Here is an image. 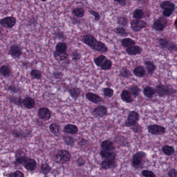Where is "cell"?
I'll list each match as a JSON object with an SVG mask.
<instances>
[{
    "instance_id": "5b68a950",
    "label": "cell",
    "mask_w": 177,
    "mask_h": 177,
    "mask_svg": "<svg viewBox=\"0 0 177 177\" xmlns=\"http://www.w3.org/2000/svg\"><path fill=\"white\" fill-rule=\"evenodd\" d=\"M146 154L143 151H139L134 155L132 158V166L137 168L142 165L143 161L145 160Z\"/></svg>"
},
{
    "instance_id": "d4e9b609",
    "label": "cell",
    "mask_w": 177,
    "mask_h": 177,
    "mask_svg": "<svg viewBox=\"0 0 177 177\" xmlns=\"http://www.w3.org/2000/svg\"><path fill=\"white\" fill-rule=\"evenodd\" d=\"M115 164V159L105 160L101 163V167L104 169H108L113 167Z\"/></svg>"
},
{
    "instance_id": "ac0fdd59",
    "label": "cell",
    "mask_w": 177,
    "mask_h": 177,
    "mask_svg": "<svg viewBox=\"0 0 177 177\" xmlns=\"http://www.w3.org/2000/svg\"><path fill=\"white\" fill-rule=\"evenodd\" d=\"M23 106L28 109H32L35 106V101L30 97H27L23 100Z\"/></svg>"
},
{
    "instance_id": "f907efd6",
    "label": "cell",
    "mask_w": 177,
    "mask_h": 177,
    "mask_svg": "<svg viewBox=\"0 0 177 177\" xmlns=\"http://www.w3.org/2000/svg\"><path fill=\"white\" fill-rule=\"evenodd\" d=\"M142 175L144 177H156V175L153 172L148 170H143Z\"/></svg>"
},
{
    "instance_id": "d6a6232c",
    "label": "cell",
    "mask_w": 177,
    "mask_h": 177,
    "mask_svg": "<svg viewBox=\"0 0 177 177\" xmlns=\"http://www.w3.org/2000/svg\"><path fill=\"white\" fill-rule=\"evenodd\" d=\"M0 72H1V75L4 77H9L12 72L10 67L6 64L2 66L0 70Z\"/></svg>"
},
{
    "instance_id": "7c38bea8",
    "label": "cell",
    "mask_w": 177,
    "mask_h": 177,
    "mask_svg": "<svg viewBox=\"0 0 177 177\" xmlns=\"http://www.w3.org/2000/svg\"><path fill=\"white\" fill-rule=\"evenodd\" d=\"M95 116L99 117H103L108 113L107 108L104 106H99L96 107L92 111Z\"/></svg>"
},
{
    "instance_id": "74e56055",
    "label": "cell",
    "mask_w": 177,
    "mask_h": 177,
    "mask_svg": "<svg viewBox=\"0 0 177 177\" xmlns=\"http://www.w3.org/2000/svg\"><path fill=\"white\" fill-rule=\"evenodd\" d=\"M132 73L127 68L124 67L120 70L119 76L123 78H129L132 76Z\"/></svg>"
},
{
    "instance_id": "91938a15",
    "label": "cell",
    "mask_w": 177,
    "mask_h": 177,
    "mask_svg": "<svg viewBox=\"0 0 177 177\" xmlns=\"http://www.w3.org/2000/svg\"><path fill=\"white\" fill-rule=\"evenodd\" d=\"M114 2L118 3L121 6H125L127 4V1H125V0H121V1L115 0Z\"/></svg>"
},
{
    "instance_id": "4dcf8cb0",
    "label": "cell",
    "mask_w": 177,
    "mask_h": 177,
    "mask_svg": "<svg viewBox=\"0 0 177 177\" xmlns=\"http://www.w3.org/2000/svg\"><path fill=\"white\" fill-rule=\"evenodd\" d=\"M121 44L123 47L128 49L129 47H132L135 45V41L132 38H125L121 40Z\"/></svg>"
},
{
    "instance_id": "be15d7a7",
    "label": "cell",
    "mask_w": 177,
    "mask_h": 177,
    "mask_svg": "<svg viewBox=\"0 0 177 177\" xmlns=\"http://www.w3.org/2000/svg\"><path fill=\"white\" fill-rule=\"evenodd\" d=\"M71 19L72 23H73V24H80L81 22V20L80 19H78L76 18L72 17L71 18Z\"/></svg>"
},
{
    "instance_id": "7402d4cb",
    "label": "cell",
    "mask_w": 177,
    "mask_h": 177,
    "mask_svg": "<svg viewBox=\"0 0 177 177\" xmlns=\"http://www.w3.org/2000/svg\"><path fill=\"white\" fill-rule=\"evenodd\" d=\"M133 72L135 77L138 78H143L146 74V69L142 66L136 67L134 69Z\"/></svg>"
},
{
    "instance_id": "836d02e7",
    "label": "cell",
    "mask_w": 177,
    "mask_h": 177,
    "mask_svg": "<svg viewBox=\"0 0 177 177\" xmlns=\"http://www.w3.org/2000/svg\"><path fill=\"white\" fill-rule=\"evenodd\" d=\"M114 31L116 34L118 35L120 37H127L128 35V33L126 31L125 28L121 27H118L117 28H115Z\"/></svg>"
},
{
    "instance_id": "30bf717a",
    "label": "cell",
    "mask_w": 177,
    "mask_h": 177,
    "mask_svg": "<svg viewBox=\"0 0 177 177\" xmlns=\"http://www.w3.org/2000/svg\"><path fill=\"white\" fill-rule=\"evenodd\" d=\"M0 23L4 28H12L16 23V19L13 16H8L1 20Z\"/></svg>"
},
{
    "instance_id": "5bb4252c",
    "label": "cell",
    "mask_w": 177,
    "mask_h": 177,
    "mask_svg": "<svg viewBox=\"0 0 177 177\" xmlns=\"http://www.w3.org/2000/svg\"><path fill=\"white\" fill-rule=\"evenodd\" d=\"M86 97L90 102L94 103L95 104H99L100 103H102L103 101V99L100 97L97 94H95L93 92H87L86 94Z\"/></svg>"
},
{
    "instance_id": "ba28073f",
    "label": "cell",
    "mask_w": 177,
    "mask_h": 177,
    "mask_svg": "<svg viewBox=\"0 0 177 177\" xmlns=\"http://www.w3.org/2000/svg\"><path fill=\"white\" fill-rule=\"evenodd\" d=\"M148 26V23L143 20L134 19L130 23V27L134 32L140 31L141 30Z\"/></svg>"
},
{
    "instance_id": "94428289",
    "label": "cell",
    "mask_w": 177,
    "mask_h": 177,
    "mask_svg": "<svg viewBox=\"0 0 177 177\" xmlns=\"http://www.w3.org/2000/svg\"><path fill=\"white\" fill-rule=\"evenodd\" d=\"M77 163H78V166H82L84 165L85 163V161L82 157H80V158H78V160H77Z\"/></svg>"
},
{
    "instance_id": "8fae6325",
    "label": "cell",
    "mask_w": 177,
    "mask_h": 177,
    "mask_svg": "<svg viewBox=\"0 0 177 177\" xmlns=\"http://www.w3.org/2000/svg\"><path fill=\"white\" fill-rule=\"evenodd\" d=\"M9 54L14 58H17L23 54V49L18 44H13L9 49Z\"/></svg>"
},
{
    "instance_id": "c3c4849f",
    "label": "cell",
    "mask_w": 177,
    "mask_h": 177,
    "mask_svg": "<svg viewBox=\"0 0 177 177\" xmlns=\"http://www.w3.org/2000/svg\"><path fill=\"white\" fill-rule=\"evenodd\" d=\"M28 158L25 156H20L16 158L15 161V164L17 165H20L22 164H24V162L26 161Z\"/></svg>"
},
{
    "instance_id": "4316f807",
    "label": "cell",
    "mask_w": 177,
    "mask_h": 177,
    "mask_svg": "<svg viewBox=\"0 0 177 177\" xmlns=\"http://www.w3.org/2000/svg\"><path fill=\"white\" fill-rule=\"evenodd\" d=\"M64 132L67 133L74 135L77 134L78 132V128L76 125L73 124H68L64 128Z\"/></svg>"
},
{
    "instance_id": "7bdbcfd3",
    "label": "cell",
    "mask_w": 177,
    "mask_h": 177,
    "mask_svg": "<svg viewBox=\"0 0 177 177\" xmlns=\"http://www.w3.org/2000/svg\"><path fill=\"white\" fill-rule=\"evenodd\" d=\"M112 65L113 64H112L111 60L107 59L106 60V61L103 63V64L102 65V66L101 67V69L104 71H108V70L111 69Z\"/></svg>"
},
{
    "instance_id": "f35d334b",
    "label": "cell",
    "mask_w": 177,
    "mask_h": 177,
    "mask_svg": "<svg viewBox=\"0 0 177 177\" xmlns=\"http://www.w3.org/2000/svg\"><path fill=\"white\" fill-rule=\"evenodd\" d=\"M30 75L32 78L36 80H40L42 78V73L40 70L38 69H33L30 72Z\"/></svg>"
},
{
    "instance_id": "83f0119b",
    "label": "cell",
    "mask_w": 177,
    "mask_h": 177,
    "mask_svg": "<svg viewBox=\"0 0 177 177\" xmlns=\"http://www.w3.org/2000/svg\"><path fill=\"white\" fill-rule=\"evenodd\" d=\"M85 9L82 7H77L73 9L72 11V13L73 15L76 17L80 18L83 17L85 15Z\"/></svg>"
},
{
    "instance_id": "ab89813d",
    "label": "cell",
    "mask_w": 177,
    "mask_h": 177,
    "mask_svg": "<svg viewBox=\"0 0 177 177\" xmlns=\"http://www.w3.org/2000/svg\"><path fill=\"white\" fill-rule=\"evenodd\" d=\"M133 17L135 19L141 20L144 17V13L140 9H136L133 13Z\"/></svg>"
},
{
    "instance_id": "e575fe53",
    "label": "cell",
    "mask_w": 177,
    "mask_h": 177,
    "mask_svg": "<svg viewBox=\"0 0 177 177\" xmlns=\"http://www.w3.org/2000/svg\"><path fill=\"white\" fill-rule=\"evenodd\" d=\"M9 99L11 103H14L15 105L19 106V107H22L23 103V99L20 97H15V96H11L9 97Z\"/></svg>"
},
{
    "instance_id": "7a4b0ae2",
    "label": "cell",
    "mask_w": 177,
    "mask_h": 177,
    "mask_svg": "<svg viewBox=\"0 0 177 177\" xmlns=\"http://www.w3.org/2000/svg\"><path fill=\"white\" fill-rule=\"evenodd\" d=\"M155 90L156 93L160 97L172 96L177 92V90L170 85H164L162 84H160L157 85L155 88Z\"/></svg>"
},
{
    "instance_id": "9c48e42d",
    "label": "cell",
    "mask_w": 177,
    "mask_h": 177,
    "mask_svg": "<svg viewBox=\"0 0 177 177\" xmlns=\"http://www.w3.org/2000/svg\"><path fill=\"white\" fill-rule=\"evenodd\" d=\"M148 132L150 134L154 135H161L165 134V128L162 126L158 125H150L148 126Z\"/></svg>"
},
{
    "instance_id": "d590c367",
    "label": "cell",
    "mask_w": 177,
    "mask_h": 177,
    "mask_svg": "<svg viewBox=\"0 0 177 177\" xmlns=\"http://www.w3.org/2000/svg\"><path fill=\"white\" fill-rule=\"evenodd\" d=\"M162 151L165 155L167 156H170L175 153V150L172 146H164L162 147Z\"/></svg>"
},
{
    "instance_id": "d6986e66",
    "label": "cell",
    "mask_w": 177,
    "mask_h": 177,
    "mask_svg": "<svg viewBox=\"0 0 177 177\" xmlns=\"http://www.w3.org/2000/svg\"><path fill=\"white\" fill-rule=\"evenodd\" d=\"M101 146L104 151H112L114 149L113 143L109 140H106L103 141L101 144Z\"/></svg>"
},
{
    "instance_id": "1f68e13d",
    "label": "cell",
    "mask_w": 177,
    "mask_h": 177,
    "mask_svg": "<svg viewBox=\"0 0 177 177\" xmlns=\"http://www.w3.org/2000/svg\"><path fill=\"white\" fill-rule=\"evenodd\" d=\"M56 51L59 52H66L68 49V45L64 42H59L56 45Z\"/></svg>"
},
{
    "instance_id": "f1b7e54d",
    "label": "cell",
    "mask_w": 177,
    "mask_h": 177,
    "mask_svg": "<svg viewBox=\"0 0 177 177\" xmlns=\"http://www.w3.org/2000/svg\"><path fill=\"white\" fill-rule=\"evenodd\" d=\"M160 7H161V9H163V10L170 9H172V10L175 11V6L174 3L170 2V1H166L162 2L160 4Z\"/></svg>"
},
{
    "instance_id": "3957f363",
    "label": "cell",
    "mask_w": 177,
    "mask_h": 177,
    "mask_svg": "<svg viewBox=\"0 0 177 177\" xmlns=\"http://www.w3.org/2000/svg\"><path fill=\"white\" fill-rule=\"evenodd\" d=\"M139 120L140 115L137 111H130L127 117V120L125 121L124 125L126 127H133L134 126L138 124Z\"/></svg>"
},
{
    "instance_id": "cb8c5ba5",
    "label": "cell",
    "mask_w": 177,
    "mask_h": 177,
    "mask_svg": "<svg viewBox=\"0 0 177 177\" xmlns=\"http://www.w3.org/2000/svg\"><path fill=\"white\" fill-rule=\"evenodd\" d=\"M155 93H156L155 88H154L153 87L150 86H146L143 89V94L146 97L148 98H152Z\"/></svg>"
},
{
    "instance_id": "52a82bcc",
    "label": "cell",
    "mask_w": 177,
    "mask_h": 177,
    "mask_svg": "<svg viewBox=\"0 0 177 177\" xmlns=\"http://www.w3.org/2000/svg\"><path fill=\"white\" fill-rule=\"evenodd\" d=\"M168 26V20L164 17H161L156 19L153 23L152 28L156 31H163Z\"/></svg>"
},
{
    "instance_id": "6f0895ef",
    "label": "cell",
    "mask_w": 177,
    "mask_h": 177,
    "mask_svg": "<svg viewBox=\"0 0 177 177\" xmlns=\"http://www.w3.org/2000/svg\"><path fill=\"white\" fill-rule=\"evenodd\" d=\"M169 177H177V170L175 169H171L168 172Z\"/></svg>"
},
{
    "instance_id": "9a60e30c",
    "label": "cell",
    "mask_w": 177,
    "mask_h": 177,
    "mask_svg": "<svg viewBox=\"0 0 177 177\" xmlns=\"http://www.w3.org/2000/svg\"><path fill=\"white\" fill-rule=\"evenodd\" d=\"M23 166L27 170L32 172L37 169V161L33 158H28L23 164Z\"/></svg>"
},
{
    "instance_id": "6125c7cd",
    "label": "cell",
    "mask_w": 177,
    "mask_h": 177,
    "mask_svg": "<svg viewBox=\"0 0 177 177\" xmlns=\"http://www.w3.org/2000/svg\"><path fill=\"white\" fill-rule=\"evenodd\" d=\"M88 143V142L87 140H86L85 139H82L80 141V143H78V144L81 146H86Z\"/></svg>"
},
{
    "instance_id": "ee69618b",
    "label": "cell",
    "mask_w": 177,
    "mask_h": 177,
    "mask_svg": "<svg viewBox=\"0 0 177 177\" xmlns=\"http://www.w3.org/2000/svg\"><path fill=\"white\" fill-rule=\"evenodd\" d=\"M63 139L64 143H66V144H67L68 146H73L74 145L75 140L72 137L66 135L63 137Z\"/></svg>"
},
{
    "instance_id": "e0dca14e",
    "label": "cell",
    "mask_w": 177,
    "mask_h": 177,
    "mask_svg": "<svg viewBox=\"0 0 177 177\" xmlns=\"http://www.w3.org/2000/svg\"><path fill=\"white\" fill-rule=\"evenodd\" d=\"M121 97L122 100L128 103H132L134 101L132 94H130V92L128 90H123L121 94Z\"/></svg>"
},
{
    "instance_id": "ffe728a7",
    "label": "cell",
    "mask_w": 177,
    "mask_h": 177,
    "mask_svg": "<svg viewBox=\"0 0 177 177\" xmlns=\"http://www.w3.org/2000/svg\"><path fill=\"white\" fill-rule=\"evenodd\" d=\"M54 58L58 62L64 61L68 59L69 55L67 52H59L55 51L54 52Z\"/></svg>"
},
{
    "instance_id": "db71d44e",
    "label": "cell",
    "mask_w": 177,
    "mask_h": 177,
    "mask_svg": "<svg viewBox=\"0 0 177 177\" xmlns=\"http://www.w3.org/2000/svg\"><path fill=\"white\" fill-rule=\"evenodd\" d=\"M54 34H55V37L59 40H63L66 38L63 32L59 31L56 32L55 33H54Z\"/></svg>"
},
{
    "instance_id": "8992f818",
    "label": "cell",
    "mask_w": 177,
    "mask_h": 177,
    "mask_svg": "<svg viewBox=\"0 0 177 177\" xmlns=\"http://www.w3.org/2000/svg\"><path fill=\"white\" fill-rule=\"evenodd\" d=\"M55 158L56 160H57L58 162L66 163L70 161L71 158V155L67 150H63L59 151L56 154Z\"/></svg>"
},
{
    "instance_id": "11a10c76",
    "label": "cell",
    "mask_w": 177,
    "mask_h": 177,
    "mask_svg": "<svg viewBox=\"0 0 177 177\" xmlns=\"http://www.w3.org/2000/svg\"><path fill=\"white\" fill-rule=\"evenodd\" d=\"M63 76V72L60 71H55L52 73V77L55 79H61Z\"/></svg>"
},
{
    "instance_id": "277c9868",
    "label": "cell",
    "mask_w": 177,
    "mask_h": 177,
    "mask_svg": "<svg viewBox=\"0 0 177 177\" xmlns=\"http://www.w3.org/2000/svg\"><path fill=\"white\" fill-rule=\"evenodd\" d=\"M158 44L160 47L163 49H166L170 52L177 51V45L174 42H171L169 40L165 38H158Z\"/></svg>"
},
{
    "instance_id": "603a6c76",
    "label": "cell",
    "mask_w": 177,
    "mask_h": 177,
    "mask_svg": "<svg viewBox=\"0 0 177 177\" xmlns=\"http://www.w3.org/2000/svg\"><path fill=\"white\" fill-rule=\"evenodd\" d=\"M144 64L148 74L151 75H153L156 69V66L154 63L152 61H146L144 62Z\"/></svg>"
},
{
    "instance_id": "60d3db41",
    "label": "cell",
    "mask_w": 177,
    "mask_h": 177,
    "mask_svg": "<svg viewBox=\"0 0 177 177\" xmlns=\"http://www.w3.org/2000/svg\"><path fill=\"white\" fill-rule=\"evenodd\" d=\"M49 129L51 132L54 135H57L60 132V127L59 125L57 123H52L49 126Z\"/></svg>"
},
{
    "instance_id": "f6af8a7d",
    "label": "cell",
    "mask_w": 177,
    "mask_h": 177,
    "mask_svg": "<svg viewBox=\"0 0 177 177\" xmlns=\"http://www.w3.org/2000/svg\"><path fill=\"white\" fill-rule=\"evenodd\" d=\"M103 94L104 96L106 97H112L114 95V90L113 89L111 88H104L103 90Z\"/></svg>"
},
{
    "instance_id": "816d5d0a",
    "label": "cell",
    "mask_w": 177,
    "mask_h": 177,
    "mask_svg": "<svg viewBox=\"0 0 177 177\" xmlns=\"http://www.w3.org/2000/svg\"><path fill=\"white\" fill-rule=\"evenodd\" d=\"M8 177H24V175L20 171H16L9 174Z\"/></svg>"
},
{
    "instance_id": "f5cc1de1",
    "label": "cell",
    "mask_w": 177,
    "mask_h": 177,
    "mask_svg": "<svg viewBox=\"0 0 177 177\" xmlns=\"http://www.w3.org/2000/svg\"><path fill=\"white\" fill-rule=\"evenodd\" d=\"M89 13H90V14H92L94 16L95 21H99L100 19V16L99 15V13L97 12V11H94V10H90L89 11Z\"/></svg>"
},
{
    "instance_id": "681fc988",
    "label": "cell",
    "mask_w": 177,
    "mask_h": 177,
    "mask_svg": "<svg viewBox=\"0 0 177 177\" xmlns=\"http://www.w3.org/2000/svg\"><path fill=\"white\" fill-rule=\"evenodd\" d=\"M7 89L14 93H19L21 92V89L19 87H17L15 85H10L7 87Z\"/></svg>"
},
{
    "instance_id": "2e32d148",
    "label": "cell",
    "mask_w": 177,
    "mask_h": 177,
    "mask_svg": "<svg viewBox=\"0 0 177 177\" xmlns=\"http://www.w3.org/2000/svg\"><path fill=\"white\" fill-rule=\"evenodd\" d=\"M126 52L129 55H138L142 52L143 49L138 45H134L132 47L126 49Z\"/></svg>"
},
{
    "instance_id": "680465c9",
    "label": "cell",
    "mask_w": 177,
    "mask_h": 177,
    "mask_svg": "<svg viewBox=\"0 0 177 177\" xmlns=\"http://www.w3.org/2000/svg\"><path fill=\"white\" fill-rule=\"evenodd\" d=\"M132 129L135 132H137V133L142 132V127L138 124H137L136 125L132 127Z\"/></svg>"
},
{
    "instance_id": "b9f144b4",
    "label": "cell",
    "mask_w": 177,
    "mask_h": 177,
    "mask_svg": "<svg viewBox=\"0 0 177 177\" xmlns=\"http://www.w3.org/2000/svg\"><path fill=\"white\" fill-rule=\"evenodd\" d=\"M117 23L122 27H126L128 24V20L127 18L120 16L117 18Z\"/></svg>"
},
{
    "instance_id": "8d00e7d4",
    "label": "cell",
    "mask_w": 177,
    "mask_h": 177,
    "mask_svg": "<svg viewBox=\"0 0 177 177\" xmlns=\"http://www.w3.org/2000/svg\"><path fill=\"white\" fill-rule=\"evenodd\" d=\"M107 59V57L104 55H101L98 56V57L95 58L94 59V61L95 64L98 67H101L102 65L103 64V63L106 61V60Z\"/></svg>"
},
{
    "instance_id": "bcb514c9",
    "label": "cell",
    "mask_w": 177,
    "mask_h": 177,
    "mask_svg": "<svg viewBox=\"0 0 177 177\" xmlns=\"http://www.w3.org/2000/svg\"><path fill=\"white\" fill-rule=\"evenodd\" d=\"M41 170L42 171L43 174L44 175H47L50 172L51 168L49 165L47 163L43 164L41 166Z\"/></svg>"
},
{
    "instance_id": "6da1fadb",
    "label": "cell",
    "mask_w": 177,
    "mask_h": 177,
    "mask_svg": "<svg viewBox=\"0 0 177 177\" xmlns=\"http://www.w3.org/2000/svg\"><path fill=\"white\" fill-rule=\"evenodd\" d=\"M82 42L86 45H88L91 49L101 53L107 52L108 51V48L105 44L96 40L92 35L87 34L82 37Z\"/></svg>"
},
{
    "instance_id": "7dc6e473",
    "label": "cell",
    "mask_w": 177,
    "mask_h": 177,
    "mask_svg": "<svg viewBox=\"0 0 177 177\" xmlns=\"http://www.w3.org/2000/svg\"><path fill=\"white\" fill-rule=\"evenodd\" d=\"M71 56L72 59L74 61H78L81 58V55L78 50H74L71 54Z\"/></svg>"
},
{
    "instance_id": "44dd1931",
    "label": "cell",
    "mask_w": 177,
    "mask_h": 177,
    "mask_svg": "<svg viewBox=\"0 0 177 177\" xmlns=\"http://www.w3.org/2000/svg\"><path fill=\"white\" fill-rule=\"evenodd\" d=\"M68 91L72 98L74 99L75 100H77L82 92V90L80 88H78V87L71 88L69 89Z\"/></svg>"
},
{
    "instance_id": "484cf974",
    "label": "cell",
    "mask_w": 177,
    "mask_h": 177,
    "mask_svg": "<svg viewBox=\"0 0 177 177\" xmlns=\"http://www.w3.org/2000/svg\"><path fill=\"white\" fill-rule=\"evenodd\" d=\"M100 155L103 158H105L106 160L116 158V154L112 151L101 150L100 152Z\"/></svg>"
},
{
    "instance_id": "e7e4bbea",
    "label": "cell",
    "mask_w": 177,
    "mask_h": 177,
    "mask_svg": "<svg viewBox=\"0 0 177 177\" xmlns=\"http://www.w3.org/2000/svg\"><path fill=\"white\" fill-rule=\"evenodd\" d=\"M174 25H175V28L176 29H177V18L175 21V23H174Z\"/></svg>"
},
{
    "instance_id": "f546056e",
    "label": "cell",
    "mask_w": 177,
    "mask_h": 177,
    "mask_svg": "<svg viewBox=\"0 0 177 177\" xmlns=\"http://www.w3.org/2000/svg\"><path fill=\"white\" fill-rule=\"evenodd\" d=\"M129 92L134 98H137L140 93L141 89L137 85H132L128 88Z\"/></svg>"
},
{
    "instance_id": "9f6ffc18",
    "label": "cell",
    "mask_w": 177,
    "mask_h": 177,
    "mask_svg": "<svg viewBox=\"0 0 177 177\" xmlns=\"http://www.w3.org/2000/svg\"><path fill=\"white\" fill-rule=\"evenodd\" d=\"M174 11H175L174 10L170 9H165V10H164L163 12V15L164 16H165L166 17H168L172 15Z\"/></svg>"
},
{
    "instance_id": "4fadbf2b",
    "label": "cell",
    "mask_w": 177,
    "mask_h": 177,
    "mask_svg": "<svg viewBox=\"0 0 177 177\" xmlns=\"http://www.w3.org/2000/svg\"><path fill=\"white\" fill-rule=\"evenodd\" d=\"M38 114L40 118L45 121L49 120L52 116V113L50 110L46 108H41L39 109Z\"/></svg>"
}]
</instances>
